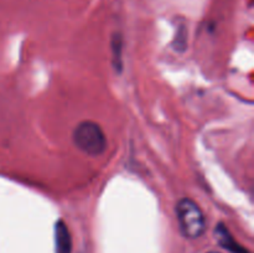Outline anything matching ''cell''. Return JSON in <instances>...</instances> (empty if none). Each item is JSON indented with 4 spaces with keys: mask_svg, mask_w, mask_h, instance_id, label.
Listing matches in <instances>:
<instances>
[{
    "mask_svg": "<svg viewBox=\"0 0 254 253\" xmlns=\"http://www.w3.org/2000/svg\"><path fill=\"white\" fill-rule=\"evenodd\" d=\"M73 143L77 148L88 155H101L107 148V139L103 130L97 123L84 121L73 130Z\"/></svg>",
    "mask_w": 254,
    "mask_h": 253,
    "instance_id": "obj_1",
    "label": "cell"
},
{
    "mask_svg": "<svg viewBox=\"0 0 254 253\" xmlns=\"http://www.w3.org/2000/svg\"><path fill=\"white\" fill-rule=\"evenodd\" d=\"M181 232L188 238H198L205 232V217L197 203L191 198H181L176 205Z\"/></svg>",
    "mask_w": 254,
    "mask_h": 253,
    "instance_id": "obj_2",
    "label": "cell"
},
{
    "mask_svg": "<svg viewBox=\"0 0 254 253\" xmlns=\"http://www.w3.org/2000/svg\"><path fill=\"white\" fill-rule=\"evenodd\" d=\"M55 240H56V253H71V233L66 223L61 220L55 226Z\"/></svg>",
    "mask_w": 254,
    "mask_h": 253,
    "instance_id": "obj_3",
    "label": "cell"
},
{
    "mask_svg": "<svg viewBox=\"0 0 254 253\" xmlns=\"http://www.w3.org/2000/svg\"><path fill=\"white\" fill-rule=\"evenodd\" d=\"M216 236H217V240L220 242V245L223 248H227L230 252L232 253H250L246 248H243L242 246L238 245L235 240H233L232 236L230 235V232L227 231V228L223 225H220L216 230Z\"/></svg>",
    "mask_w": 254,
    "mask_h": 253,
    "instance_id": "obj_4",
    "label": "cell"
},
{
    "mask_svg": "<svg viewBox=\"0 0 254 253\" xmlns=\"http://www.w3.org/2000/svg\"><path fill=\"white\" fill-rule=\"evenodd\" d=\"M208 253H220V252H215V251H211V252H208Z\"/></svg>",
    "mask_w": 254,
    "mask_h": 253,
    "instance_id": "obj_5",
    "label": "cell"
}]
</instances>
